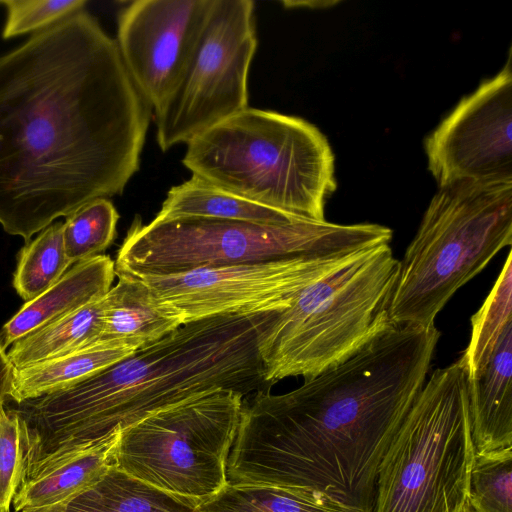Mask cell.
<instances>
[{
	"label": "cell",
	"mask_w": 512,
	"mask_h": 512,
	"mask_svg": "<svg viewBox=\"0 0 512 512\" xmlns=\"http://www.w3.org/2000/svg\"><path fill=\"white\" fill-rule=\"evenodd\" d=\"M152 107L83 9L0 57V224L28 241L140 168Z\"/></svg>",
	"instance_id": "6da1fadb"
},
{
	"label": "cell",
	"mask_w": 512,
	"mask_h": 512,
	"mask_svg": "<svg viewBox=\"0 0 512 512\" xmlns=\"http://www.w3.org/2000/svg\"><path fill=\"white\" fill-rule=\"evenodd\" d=\"M435 325L393 326L283 394L254 393L241 413L228 481L325 497L373 512L379 465L428 375Z\"/></svg>",
	"instance_id": "7a4b0ae2"
},
{
	"label": "cell",
	"mask_w": 512,
	"mask_h": 512,
	"mask_svg": "<svg viewBox=\"0 0 512 512\" xmlns=\"http://www.w3.org/2000/svg\"><path fill=\"white\" fill-rule=\"evenodd\" d=\"M276 313L183 324L79 382L16 404L27 427L24 478L196 395L229 389L247 396L269 389L259 340Z\"/></svg>",
	"instance_id": "3957f363"
},
{
	"label": "cell",
	"mask_w": 512,
	"mask_h": 512,
	"mask_svg": "<svg viewBox=\"0 0 512 512\" xmlns=\"http://www.w3.org/2000/svg\"><path fill=\"white\" fill-rule=\"evenodd\" d=\"M186 145L182 164L192 175L249 201L325 220L337 188L334 155L310 122L247 107Z\"/></svg>",
	"instance_id": "277c9868"
},
{
	"label": "cell",
	"mask_w": 512,
	"mask_h": 512,
	"mask_svg": "<svg viewBox=\"0 0 512 512\" xmlns=\"http://www.w3.org/2000/svg\"><path fill=\"white\" fill-rule=\"evenodd\" d=\"M399 260L389 244L356 252L277 312L259 340L264 381L312 378L341 363L392 324Z\"/></svg>",
	"instance_id": "5b68a950"
},
{
	"label": "cell",
	"mask_w": 512,
	"mask_h": 512,
	"mask_svg": "<svg viewBox=\"0 0 512 512\" xmlns=\"http://www.w3.org/2000/svg\"><path fill=\"white\" fill-rule=\"evenodd\" d=\"M512 244V181L439 187L399 260L389 317L431 327L454 293Z\"/></svg>",
	"instance_id": "8992f818"
},
{
	"label": "cell",
	"mask_w": 512,
	"mask_h": 512,
	"mask_svg": "<svg viewBox=\"0 0 512 512\" xmlns=\"http://www.w3.org/2000/svg\"><path fill=\"white\" fill-rule=\"evenodd\" d=\"M393 232L374 223L299 219L281 225L177 218L143 223L136 217L115 263V274L165 275L198 268L352 253L389 244Z\"/></svg>",
	"instance_id": "52a82bcc"
},
{
	"label": "cell",
	"mask_w": 512,
	"mask_h": 512,
	"mask_svg": "<svg viewBox=\"0 0 512 512\" xmlns=\"http://www.w3.org/2000/svg\"><path fill=\"white\" fill-rule=\"evenodd\" d=\"M475 457L461 358L438 368L378 468L373 512H450L468 500Z\"/></svg>",
	"instance_id": "ba28073f"
},
{
	"label": "cell",
	"mask_w": 512,
	"mask_h": 512,
	"mask_svg": "<svg viewBox=\"0 0 512 512\" xmlns=\"http://www.w3.org/2000/svg\"><path fill=\"white\" fill-rule=\"evenodd\" d=\"M244 396L205 392L153 412L121 431L114 465L197 506L228 483V460Z\"/></svg>",
	"instance_id": "9c48e42d"
},
{
	"label": "cell",
	"mask_w": 512,
	"mask_h": 512,
	"mask_svg": "<svg viewBox=\"0 0 512 512\" xmlns=\"http://www.w3.org/2000/svg\"><path fill=\"white\" fill-rule=\"evenodd\" d=\"M257 48L252 0H213L181 80L152 115L162 151L248 107V73Z\"/></svg>",
	"instance_id": "30bf717a"
},
{
	"label": "cell",
	"mask_w": 512,
	"mask_h": 512,
	"mask_svg": "<svg viewBox=\"0 0 512 512\" xmlns=\"http://www.w3.org/2000/svg\"><path fill=\"white\" fill-rule=\"evenodd\" d=\"M356 252L198 268L165 275H117L141 281L157 301L186 324L216 316L280 312L290 306L306 285Z\"/></svg>",
	"instance_id": "8fae6325"
},
{
	"label": "cell",
	"mask_w": 512,
	"mask_h": 512,
	"mask_svg": "<svg viewBox=\"0 0 512 512\" xmlns=\"http://www.w3.org/2000/svg\"><path fill=\"white\" fill-rule=\"evenodd\" d=\"M511 51L503 68L463 97L425 139L439 187L460 181H512Z\"/></svg>",
	"instance_id": "7c38bea8"
},
{
	"label": "cell",
	"mask_w": 512,
	"mask_h": 512,
	"mask_svg": "<svg viewBox=\"0 0 512 512\" xmlns=\"http://www.w3.org/2000/svg\"><path fill=\"white\" fill-rule=\"evenodd\" d=\"M212 4L213 0H135L119 12V53L153 111L185 73Z\"/></svg>",
	"instance_id": "4fadbf2b"
},
{
	"label": "cell",
	"mask_w": 512,
	"mask_h": 512,
	"mask_svg": "<svg viewBox=\"0 0 512 512\" xmlns=\"http://www.w3.org/2000/svg\"><path fill=\"white\" fill-rule=\"evenodd\" d=\"M115 263L107 255L77 262L42 294L25 302L0 331L6 349L21 337L103 298L112 287Z\"/></svg>",
	"instance_id": "5bb4252c"
},
{
	"label": "cell",
	"mask_w": 512,
	"mask_h": 512,
	"mask_svg": "<svg viewBox=\"0 0 512 512\" xmlns=\"http://www.w3.org/2000/svg\"><path fill=\"white\" fill-rule=\"evenodd\" d=\"M512 322L484 368L466 379L475 452L512 447Z\"/></svg>",
	"instance_id": "9a60e30c"
},
{
	"label": "cell",
	"mask_w": 512,
	"mask_h": 512,
	"mask_svg": "<svg viewBox=\"0 0 512 512\" xmlns=\"http://www.w3.org/2000/svg\"><path fill=\"white\" fill-rule=\"evenodd\" d=\"M120 433L70 451L24 479L12 501L14 511L57 504L92 484L114 465Z\"/></svg>",
	"instance_id": "2e32d148"
},
{
	"label": "cell",
	"mask_w": 512,
	"mask_h": 512,
	"mask_svg": "<svg viewBox=\"0 0 512 512\" xmlns=\"http://www.w3.org/2000/svg\"><path fill=\"white\" fill-rule=\"evenodd\" d=\"M116 276L118 282L105 295L101 342H116L136 351L183 325L141 281Z\"/></svg>",
	"instance_id": "e0dca14e"
},
{
	"label": "cell",
	"mask_w": 512,
	"mask_h": 512,
	"mask_svg": "<svg viewBox=\"0 0 512 512\" xmlns=\"http://www.w3.org/2000/svg\"><path fill=\"white\" fill-rule=\"evenodd\" d=\"M197 505L146 484L115 465L65 500L21 512H197Z\"/></svg>",
	"instance_id": "ac0fdd59"
},
{
	"label": "cell",
	"mask_w": 512,
	"mask_h": 512,
	"mask_svg": "<svg viewBox=\"0 0 512 512\" xmlns=\"http://www.w3.org/2000/svg\"><path fill=\"white\" fill-rule=\"evenodd\" d=\"M116 342H99L23 368H15L9 398L16 404L79 382L134 353Z\"/></svg>",
	"instance_id": "d6986e66"
},
{
	"label": "cell",
	"mask_w": 512,
	"mask_h": 512,
	"mask_svg": "<svg viewBox=\"0 0 512 512\" xmlns=\"http://www.w3.org/2000/svg\"><path fill=\"white\" fill-rule=\"evenodd\" d=\"M155 218H208L268 225L305 219L249 201L194 175L168 191Z\"/></svg>",
	"instance_id": "ffe728a7"
},
{
	"label": "cell",
	"mask_w": 512,
	"mask_h": 512,
	"mask_svg": "<svg viewBox=\"0 0 512 512\" xmlns=\"http://www.w3.org/2000/svg\"><path fill=\"white\" fill-rule=\"evenodd\" d=\"M105 296L15 341L7 355L23 368L101 342Z\"/></svg>",
	"instance_id": "44dd1931"
},
{
	"label": "cell",
	"mask_w": 512,
	"mask_h": 512,
	"mask_svg": "<svg viewBox=\"0 0 512 512\" xmlns=\"http://www.w3.org/2000/svg\"><path fill=\"white\" fill-rule=\"evenodd\" d=\"M197 512H343L323 496L269 485L228 483Z\"/></svg>",
	"instance_id": "7402d4cb"
},
{
	"label": "cell",
	"mask_w": 512,
	"mask_h": 512,
	"mask_svg": "<svg viewBox=\"0 0 512 512\" xmlns=\"http://www.w3.org/2000/svg\"><path fill=\"white\" fill-rule=\"evenodd\" d=\"M510 322H512L511 251L484 303L471 317L469 343L460 357L466 371V379L475 377L484 368L500 335Z\"/></svg>",
	"instance_id": "603a6c76"
},
{
	"label": "cell",
	"mask_w": 512,
	"mask_h": 512,
	"mask_svg": "<svg viewBox=\"0 0 512 512\" xmlns=\"http://www.w3.org/2000/svg\"><path fill=\"white\" fill-rule=\"evenodd\" d=\"M62 230L63 222L52 223L20 250L13 287L26 302L50 288L72 266Z\"/></svg>",
	"instance_id": "cb8c5ba5"
},
{
	"label": "cell",
	"mask_w": 512,
	"mask_h": 512,
	"mask_svg": "<svg viewBox=\"0 0 512 512\" xmlns=\"http://www.w3.org/2000/svg\"><path fill=\"white\" fill-rule=\"evenodd\" d=\"M119 214L107 198L91 201L63 222V244L73 264L100 255L114 241Z\"/></svg>",
	"instance_id": "d4e9b609"
},
{
	"label": "cell",
	"mask_w": 512,
	"mask_h": 512,
	"mask_svg": "<svg viewBox=\"0 0 512 512\" xmlns=\"http://www.w3.org/2000/svg\"><path fill=\"white\" fill-rule=\"evenodd\" d=\"M468 502L474 512H512V447L475 452Z\"/></svg>",
	"instance_id": "484cf974"
},
{
	"label": "cell",
	"mask_w": 512,
	"mask_h": 512,
	"mask_svg": "<svg viewBox=\"0 0 512 512\" xmlns=\"http://www.w3.org/2000/svg\"><path fill=\"white\" fill-rule=\"evenodd\" d=\"M26 448L25 421L14 409L0 406V512H10L24 476Z\"/></svg>",
	"instance_id": "4316f807"
},
{
	"label": "cell",
	"mask_w": 512,
	"mask_h": 512,
	"mask_svg": "<svg viewBox=\"0 0 512 512\" xmlns=\"http://www.w3.org/2000/svg\"><path fill=\"white\" fill-rule=\"evenodd\" d=\"M7 17L4 39L44 30L83 9L85 0H4Z\"/></svg>",
	"instance_id": "83f0119b"
},
{
	"label": "cell",
	"mask_w": 512,
	"mask_h": 512,
	"mask_svg": "<svg viewBox=\"0 0 512 512\" xmlns=\"http://www.w3.org/2000/svg\"><path fill=\"white\" fill-rule=\"evenodd\" d=\"M0 344V406L9 398L11 380L15 367L11 363L6 351Z\"/></svg>",
	"instance_id": "f1b7e54d"
},
{
	"label": "cell",
	"mask_w": 512,
	"mask_h": 512,
	"mask_svg": "<svg viewBox=\"0 0 512 512\" xmlns=\"http://www.w3.org/2000/svg\"><path fill=\"white\" fill-rule=\"evenodd\" d=\"M450 512H474V510L472 509L467 500L462 506Z\"/></svg>",
	"instance_id": "f546056e"
},
{
	"label": "cell",
	"mask_w": 512,
	"mask_h": 512,
	"mask_svg": "<svg viewBox=\"0 0 512 512\" xmlns=\"http://www.w3.org/2000/svg\"><path fill=\"white\" fill-rule=\"evenodd\" d=\"M2 1H0V4H1Z\"/></svg>",
	"instance_id": "4dcf8cb0"
}]
</instances>
